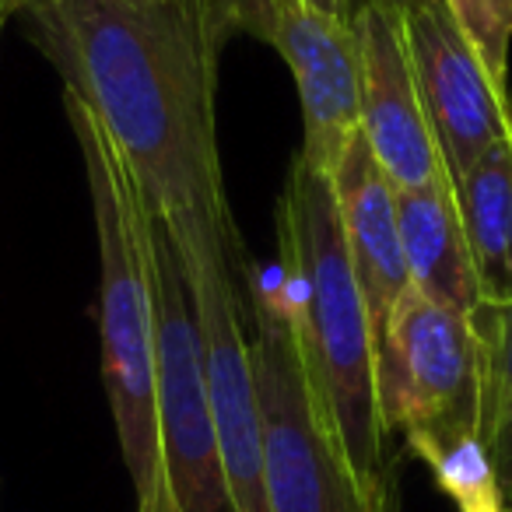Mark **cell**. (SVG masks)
I'll return each mask as SVG.
<instances>
[{
  "instance_id": "6da1fadb",
  "label": "cell",
  "mask_w": 512,
  "mask_h": 512,
  "mask_svg": "<svg viewBox=\"0 0 512 512\" xmlns=\"http://www.w3.org/2000/svg\"><path fill=\"white\" fill-rule=\"evenodd\" d=\"M29 39L99 120L151 218L169 235L232 225L204 0H25Z\"/></svg>"
},
{
  "instance_id": "7a4b0ae2",
  "label": "cell",
  "mask_w": 512,
  "mask_h": 512,
  "mask_svg": "<svg viewBox=\"0 0 512 512\" xmlns=\"http://www.w3.org/2000/svg\"><path fill=\"white\" fill-rule=\"evenodd\" d=\"M281 264L292 278V330L327 435L355 484L393 505L386 425L379 411L376 330L344 246L330 176L292 158L278 211Z\"/></svg>"
},
{
  "instance_id": "3957f363",
  "label": "cell",
  "mask_w": 512,
  "mask_h": 512,
  "mask_svg": "<svg viewBox=\"0 0 512 512\" xmlns=\"http://www.w3.org/2000/svg\"><path fill=\"white\" fill-rule=\"evenodd\" d=\"M64 109L85 158L95 239H99L102 383H106L116 439L134 481L137 512H169L162 435H158L151 214L137 197L99 120L67 92Z\"/></svg>"
},
{
  "instance_id": "277c9868",
  "label": "cell",
  "mask_w": 512,
  "mask_h": 512,
  "mask_svg": "<svg viewBox=\"0 0 512 512\" xmlns=\"http://www.w3.org/2000/svg\"><path fill=\"white\" fill-rule=\"evenodd\" d=\"M386 435L411 453L484 432V348L477 320L407 288L376 341ZM484 439V435H481Z\"/></svg>"
},
{
  "instance_id": "5b68a950",
  "label": "cell",
  "mask_w": 512,
  "mask_h": 512,
  "mask_svg": "<svg viewBox=\"0 0 512 512\" xmlns=\"http://www.w3.org/2000/svg\"><path fill=\"white\" fill-rule=\"evenodd\" d=\"M179 260L193 292L204 372L211 393L214 432H218L221 470L235 512H274L264 470V428L256 397L253 341L246 337L239 313V295L232 281L235 232L221 225H197L176 235Z\"/></svg>"
},
{
  "instance_id": "8992f818",
  "label": "cell",
  "mask_w": 512,
  "mask_h": 512,
  "mask_svg": "<svg viewBox=\"0 0 512 512\" xmlns=\"http://www.w3.org/2000/svg\"><path fill=\"white\" fill-rule=\"evenodd\" d=\"M151 278H155L158 435H162L169 512H235L221 470L193 292L176 242L158 218H151Z\"/></svg>"
},
{
  "instance_id": "52a82bcc",
  "label": "cell",
  "mask_w": 512,
  "mask_h": 512,
  "mask_svg": "<svg viewBox=\"0 0 512 512\" xmlns=\"http://www.w3.org/2000/svg\"><path fill=\"white\" fill-rule=\"evenodd\" d=\"M253 372L274 512H393L365 495L320 421L292 316L256 313Z\"/></svg>"
},
{
  "instance_id": "ba28073f",
  "label": "cell",
  "mask_w": 512,
  "mask_h": 512,
  "mask_svg": "<svg viewBox=\"0 0 512 512\" xmlns=\"http://www.w3.org/2000/svg\"><path fill=\"white\" fill-rule=\"evenodd\" d=\"M249 36L274 46L302 102L299 155L323 176L337 169L362 130V64L351 22H337L299 0H267Z\"/></svg>"
},
{
  "instance_id": "9c48e42d",
  "label": "cell",
  "mask_w": 512,
  "mask_h": 512,
  "mask_svg": "<svg viewBox=\"0 0 512 512\" xmlns=\"http://www.w3.org/2000/svg\"><path fill=\"white\" fill-rule=\"evenodd\" d=\"M404 36L428 123L453 186L484 151L512 137L509 85L491 78L446 8L407 11Z\"/></svg>"
},
{
  "instance_id": "30bf717a",
  "label": "cell",
  "mask_w": 512,
  "mask_h": 512,
  "mask_svg": "<svg viewBox=\"0 0 512 512\" xmlns=\"http://www.w3.org/2000/svg\"><path fill=\"white\" fill-rule=\"evenodd\" d=\"M351 29L362 64V137L383 176L397 193L453 183L421 102L400 11L358 4Z\"/></svg>"
},
{
  "instance_id": "8fae6325",
  "label": "cell",
  "mask_w": 512,
  "mask_h": 512,
  "mask_svg": "<svg viewBox=\"0 0 512 512\" xmlns=\"http://www.w3.org/2000/svg\"><path fill=\"white\" fill-rule=\"evenodd\" d=\"M330 186H334L348 260L355 267L358 288L365 295L379 341L386 320H390V309L411 288V274H407L404 239H400L397 190L372 158L362 130L348 144L337 169L330 172Z\"/></svg>"
},
{
  "instance_id": "7c38bea8",
  "label": "cell",
  "mask_w": 512,
  "mask_h": 512,
  "mask_svg": "<svg viewBox=\"0 0 512 512\" xmlns=\"http://www.w3.org/2000/svg\"><path fill=\"white\" fill-rule=\"evenodd\" d=\"M397 214L411 285L439 306L474 316L484 299L463 214L456 204V186L432 183L397 193Z\"/></svg>"
},
{
  "instance_id": "4fadbf2b",
  "label": "cell",
  "mask_w": 512,
  "mask_h": 512,
  "mask_svg": "<svg viewBox=\"0 0 512 512\" xmlns=\"http://www.w3.org/2000/svg\"><path fill=\"white\" fill-rule=\"evenodd\" d=\"M456 204L474 253L484 306L512 299V137L484 151L460 179Z\"/></svg>"
},
{
  "instance_id": "5bb4252c",
  "label": "cell",
  "mask_w": 512,
  "mask_h": 512,
  "mask_svg": "<svg viewBox=\"0 0 512 512\" xmlns=\"http://www.w3.org/2000/svg\"><path fill=\"white\" fill-rule=\"evenodd\" d=\"M484 348V446L491 453L505 509L512 505V299L474 313Z\"/></svg>"
},
{
  "instance_id": "9a60e30c",
  "label": "cell",
  "mask_w": 512,
  "mask_h": 512,
  "mask_svg": "<svg viewBox=\"0 0 512 512\" xmlns=\"http://www.w3.org/2000/svg\"><path fill=\"white\" fill-rule=\"evenodd\" d=\"M421 460L432 467L435 484L446 491L456 512H505L495 463L481 435H463L432 446L421 453Z\"/></svg>"
},
{
  "instance_id": "2e32d148",
  "label": "cell",
  "mask_w": 512,
  "mask_h": 512,
  "mask_svg": "<svg viewBox=\"0 0 512 512\" xmlns=\"http://www.w3.org/2000/svg\"><path fill=\"white\" fill-rule=\"evenodd\" d=\"M456 29L463 32L491 78L509 85V46H512V0H446Z\"/></svg>"
},
{
  "instance_id": "e0dca14e",
  "label": "cell",
  "mask_w": 512,
  "mask_h": 512,
  "mask_svg": "<svg viewBox=\"0 0 512 512\" xmlns=\"http://www.w3.org/2000/svg\"><path fill=\"white\" fill-rule=\"evenodd\" d=\"M299 4H306V8L320 11L327 18H337V22H351V15L358 8V0H299Z\"/></svg>"
},
{
  "instance_id": "ac0fdd59",
  "label": "cell",
  "mask_w": 512,
  "mask_h": 512,
  "mask_svg": "<svg viewBox=\"0 0 512 512\" xmlns=\"http://www.w3.org/2000/svg\"><path fill=\"white\" fill-rule=\"evenodd\" d=\"M358 4H379V8H393V11H400V15L421 11V8H446V0H358Z\"/></svg>"
},
{
  "instance_id": "d6986e66",
  "label": "cell",
  "mask_w": 512,
  "mask_h": 512,
  "mask_svg": "<svg viewBox=\"0 0 512 512\" xmlns=\"http://www.w3.org/2000/svg\"><path fill=\"white\" fill-rule=\"evenodd\" d=\"M22 8H25V0H0V36H4L11 18L22 15Z\"/></svg>"
},
{
  "instance_id": "ffe728a7",
  "label": "cell",
  "mask_w": 512,
  "mask_h": 512,
  "mask_svg": "<svg viewBox=\"0 0 512 512\" xmlns=\"http://www.w3.org/2000/svg\"><path fill=\"white\" fill-rule=\"evenodd\" d=\"M505 512H512V505H509V509H505Z\"/></svg>"
}]
</instances>
